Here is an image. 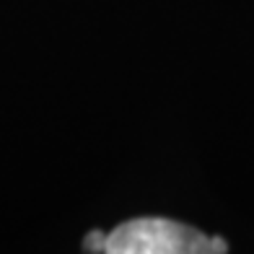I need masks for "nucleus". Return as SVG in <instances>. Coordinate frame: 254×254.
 I'll return each mask as SVG.
<instances>
[{"instance_id":"f257e3e1","label":"nucleus","mask_w":254,"mask_h":254,"mask_svg":"<svg viewBox=\"0 0 254 254\" xmlns=\"http://www.w3.org/2000/svg\"><path fill=\"white\" fill-rule=\"evenodd\" d=\"M109 254H210L228 252L223 239H210L197 228L166 218H135L107 234Z\"/></svg>"},{"instance_id":"f03ea898","label":"nucleus","mask_w":254,"mask_h":254,"mask_svg":"<svg viewBox=\"0 0 254 254\" xmlns=\"http://www.w3.org/2000/svg\"><path fill=\"white\" fill-rule=\"evenodd\" d=\"M83 249L86 252H107V234L104 231H91L83 239Z\"/></svg>"}]
</instances>
